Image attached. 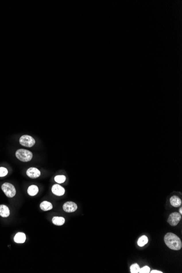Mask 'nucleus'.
<instances>
[{
    "mask_svg": "<svg viewBox=\"0 0 182 273\" xmlns=\"http://www.w3.org/2000/svg\"><path fill=\"white\" fill-rule=\"evenodd\" d=\"M166 245L173 250H179L182 248V241L180 238L172 233H167L164 237Z\"/></svg>",
    "mask_w": 182,
    "mask_h": 273,
    "instance_id": "nucleus-1",
    "label": "nucleus"
},
{
    "mask_svg": "<svg viewBox=\"0 0 182 273\" xmlns=\"http://www.w3.org/2000/svg\"><path fill=\"white\" fill-rule=\"evenodd\" d=\"M16 158L23 162H27L32 159L33 154L29 150L24 149L18 150L16 152Z\"/></svg>",
    "mask_w": 182,
    "mask_h": 273,
    "instance_id": "nucleus-2",
    "label": "nucleus"
},
{
    "mask_svg": "<svg viewBox=\"0 0 182 273\" xmlns=\"http://www.w3.org/2000/svg\"><path fill=\"white\" fill-rule=\"evenodd\" d=\"M2 190L8 198H13L16 194V188L9 183H5L2 185Z\"/></svg>",
    "mask_w": 182,
    "mask_h": 273,
    "instance_id": "nucleus-3",
    "label": "nucleus"
},
{
    "mask_svg": "<svg viewBox=\"0 0 182 273\" xmlns=\"http://www.w3.org/2000/svg\"><path fill=\"white\" fill-rule=\"evenodd\" d=\"M20 144L25 147H31L35 144L36 141L32 136L29 135H23L19 140Z\"/></svg>",
    "mask_w": 182,
    "mask_h": 273,
    "instance_id": "nucleus-4",
    "label": "nucleus"
},
{
    "mask_svg": "<svg viewBox=\"0 0 182 273\" xmlns=\"http://www.w3.org/2000/svg\"><path fill=\"white\" fill-rule=\"evenodd\" d=\"M182 218L181 215L177 212H173L170 215L167 222L172 226H176L179 224Z\"/></svg>",
    "mask_w": 182,
    "mask_h": 273,
    "instance_id": "nucleus-5",
    "label": "nucleus"
},
{
    "mask_svg": "<svg viewBox=\"0 0 182 273\" xmlns=\"http://www.w3.org/2000/svg\"><path fill=\"white\" fill-rule=\"evenodd\" d=\"M78 208L76 204L73 202H67L63 204V209L65 212L72 213Z\"/></svg>",
    "mask_w": 182,
    "mask_h": 273,
    "instance_id": "nucleus-6",
    "label": "nucleus"
},
{
    "mask_svg": "<svg viewBox=\"0 0 182 273\" xmlns=\"http://www.w3.org/2000/svg\"><path fill=\"white\" fill-rule=\"evenodd\" d=\"M27 176L31 178H36L39 177L40 175V172L35 167H30L26 171Z\"/></svg>",
    "mask_w": 182,
    "mask_h": 273,
    "instance_id": "nucleus-7",
    "label": "nucleus"
},
{
    "mask_svg": "<svg viewBox=\"0 0 182 273\" xmlns=\"http://www.w3.org/2000/svg\"><path fill=\"white\" fill-rule=\"evenodd\" d=\"M51 190L54 194L59 196L63 195L65 193V189L59 184L54 185L52 187Z\"/></svg>",
    "mask_w": 182,
    "mask_h": 273,
    "instance_id": "nucleus-8",
    "label": "nucleus"
},
{
    "mask_svg": "<svg viewBox=\"0 0 182 273\" xmlns=\"http://www.w3.org/2000/svg\"><path fill=\"white\" fill-rule=\"evenodd\" d=\"M170 203L173 207H180L182 204V201L181 198L177 196H173L170 198Z\"/></svg>",
    "mask_w": 182,
    "mask_h": 273,
    "instance_id": "nucleus-9",
    "label": "nucleus"
},
{
    "mask_svg": "<svg viewBox=\"0 0 182 273\" xmlns=\"http://www.w3.org/2000/svg\"><path fill=\"white\" fill-rule=\"evenodd\" d=\"M14 240L16 243H24L26 241V235L22 232L18 233L14 237Z\"/></svg>",
    "mask_w": 182,
    "mask_h": 273,
    "instance_id": "nucleus-10",
    "label": "nucleus"
},
{
    "mask_svg": "<svg viewBox=\"0 0 182 273\" xmlns=\"http://www.w3.org/2000/svg\"><path fill=\"white\" fill-rule=\"evenodd\" d=\"M10 215L9 209L5 205H0V215L2 217L7 218Z\"/></svg>",
    "mask_w": 182,
    "mask_h": 273,
    "instance_id": "nucleus-11",
    "label": "nucleus"
},
{
    "mask_svg": "<svg viewBox=\"0 0 182 273\" xmlns=\"http://www.w3.org/2000/svg\"><path fill=\"white\" fill-rule=\"evenodd\" d=\"M40 209L44 211H48L49 210L53 209V206L52 204L48 201H43L40 205Z\"/></svg>",
    "mask_w": 182,
    "mask_h": 273,
    "instance_id": "nucleus-12",
    "label": "nucleus"
},
{
    "mask_svg": "<svg viewBox=\"0 0 182 273\" xmlns=\"http://www.w3.org/2000/svg\"><path fill=\"white\" fill-rule=\"evenodd\" d=\"M38 191H39V189H38L37 186L34 185H32L30 186L27 189V193H28L29 195H30L31 196H35L36 195H37V193H38Z\"/></svg>",
    "mask_w": 182,
    "mask_h": 273,
    "instance_id": "nucleus-13",
    "label": "nucleus"
},
{
    "mask_svg": "<svg viewBox=\"0 0 182 273\" xmlns=\"http://www.w3.org/2000/svg\"><path fill=\"white\" fill-rule=\"evenodd\" d=\"M53 223L54 225L57 226H61L63 225L65 222V219L63 217H58L55 216L52 219Z\"/></svg>",
    "mask_w": 182,
    "mask_h": 273,
    "instance_id": "nucleus-14",
    "label": "nucleus"
},
{
    "mask_svg": "<svg viewBox=\"0 0 182 273\" xmlns=\"http://www.w3.org/2000/svg\"><path fill=\"white\" fill-rule=\"evenodd\" d=\"M148 241V238L146 236H141L140 237L138 241V244L140 246H143L147 244Z\"/></svg>",
    "mask_w": 182,
    "mask_h": 273,
    "instance_id": "nucleus-15",
    "label": "nucleus"
},
{
    "mask_svg": "<svg viewBox=\"0 0 182 273\" xmlns=\"http://www.w3.org/2000/svg\"><path fill=\"white\" fill-rule=\"evenodd\" d=\"M140 267L139 266L136 264L134 263L132 264L130 267V272L131 273H138L139 272Z\"/></svg>",
    "mask_w": 182,
    "mask_h": 273,
    "instance_id": "nucleus-16",
    "label": "nucleus"
},
{
    "mask_svg": "<svg viewBox=\"0 0 182 273\" xmlns=\"http://www.w3.org/2000/svg\"><path fill=\"white\" fill-rule=\"evenodd\" d=\"M66 180V177L63 175L57 176L55 177V181L58 183H63Z\"/></svg>",
    "mask_w": 182,
    "mask_h": 273,
    "instance_id": "nucleus-17",
    "label": "nucleus"
},
{
    "mask_svg": "<svg viewBox=\"0 0 182 273\" xmlns=\"http://www.w3.org/2000/svg\"><path fill=\"white\" fill-rule=\"evenodd\" d=\"M8 174V170L5 167H0V177H5Z\"/></svg>",
    "mask_w": 182,
    "mask_h": 273,
    "instance_id": "nucleus-18",
    "label": "nucleus"
},
{
    "mask_svg": "<svg viewBox=\"0 0 182 273\" xmlns=\"http://www.w3.org/2000/svg\"><path fill=\"white\" fill-rule=\"evenodd\" d=\"M140 273H150V268L148 266H145L144 267L140 269Z\"/></svg>",
    "mask_w": 182,
    "mask_h": 273,
    "instance_id": "nucleus-19",
    "label": "nucleus"
},
{
    "mask_svg": "<svg viewBox=\"0 0 182 273\" xmlns=\"http://www.w3.org/2000/svg\"><path fill=\"white\" fill-rule=\"evenodd\" d=\"M151 273H162V272H160V271H159V270H152L151 272Z\"/></svg>",
    "mask_w": 182,
    "mask_h": 273,
    "instance_id": "nucleus-20",
    "label": "nucleus"
},
{
    "mask_svg": "<svg viewBox=\"0 0 182 273\" xmlns=\"http://www.w3.org/2000/svg\"><path fill=\"white\" fill-rule=\"evenodd\" d=\"M179 212H180V214H182V208H181L179 209Z\"/></svg>",
    "mask_w": 182,
    "mask_h": 273,
    "instance_id": "nucleus-21",
    "label": "nucleus"
}]
</instances>
